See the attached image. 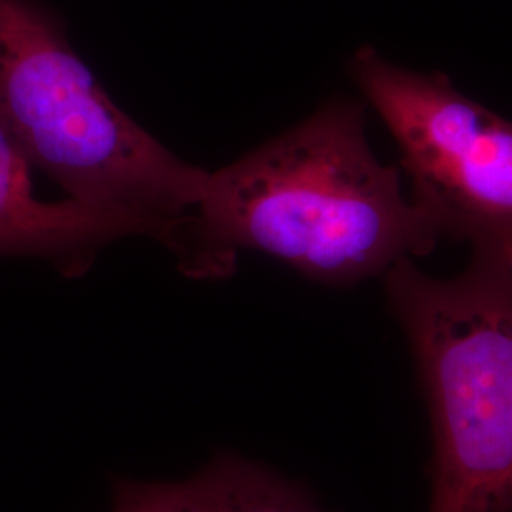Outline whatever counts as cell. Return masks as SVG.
Returning a JSON list of instances; mask_svg holds the SVG:
<instances>
[{
    "label": "cell",
    "instance_id": "obj_1",
    "mask_svg": "<svg viewBox=\"0 0 512 512\" xmlns=\"http://www.w3.org/2000/svg\"><path fill=\"white\" fill-rule=\"evenodd\" d=\"M188 277H224L239 251L274 256L311 281L353 287L429 255L439 228L376 158L365 105L334 99L209 175L190 222Z\"/></svg>",
    "mask_w": 512,
    "mask_h": 512
},
{
    "label": "cell",
    "instance_id": "obj_2",
    "mask_svg": "<svg viewBox=\"0 0 512 512\" xmlns=\"http://www.w3.org/2000/svg\"><path fill=\"white\" fill-rule=\"evenodd\" d=\"M454 277L384 275L433 427L429 512H512V277L486 239Z\"/></svg>",
    "mask_w": 512,
    "mask_h": 512
},
{
    "label": "cell",
    "instance_id": "obj_3",
    "mask_svg": "<svg viewBox=\"0 0 512 512\" xmlns=\"http://www.w3.org/2000/svg\"><path fill=\"white\" fill-rule=\"evenodd\" d=\"M0 126L33 169L93 209L184 222L209 183L211 171L116 107L38 0H0Z\"/></svg>",
    "mask_w": 512,
    "mask_h": 512
},
{
    "label": "cell",
    "instance_id": "obj_4",
    "mask_svg": "<svg viewBox=\"0 0 512 512\" xmlns=\"http://www.w3.org/2000/svg\"><path fill=\"white\" fill-rule=\"evenodd\" d=\"M349 73L401 152L410 200L440 236L475 238L512 222V122L420 73L359 48Z\"/></svg>",
    "mask_w": 512,
    "mask_h": 512
},
{
    "label": "cell",
    "instance_id": "obj_5",
    "mask_svg": "<svg viewBox=\"0 0 512 512\" xmlns=\"http://www.w3.org/2000/svg\"><path fill=\"white\" fill-rule=\"evenodd\" d=\"M33 167L0 126V256H35L67 277L86 274L103 247L116 239L147 236L179 255L186 222H160L35 196Z\"/></svg>",
    "mask_w": 512,
    "mask_h": 512
},
{
    "label": "cell",
    "instance_id": "obj_6",
    "mask_svg": "<svg viewBox=\"0 0 512 512\" xmlns=\"http://www.w3.org/2000/svg\"><path fill=\"white\" fill-rule=\"evenodd\" d=\"M110 512H325L302 486L224 454L181 482L122 480Z\"/></svg>",
    "mask_w": 512,
    "mask_h": 512
},
{
    "label": "cell",
    "instance_id": "obj_7",
    "mask_svg": "<svg viewBox=\"0 0 512 512\" xmlns=\"http://www.w3.org/2000/svg\"><path fill=\"white\" fill-rule=\"evenodd\" d=\"M473 239H486V241H490L494 245L495 251L503 258V262H505V266H507V270H509V274L512 277V222L503 224V226H497L494 230L482 232V234H478V236L469 239V241H473Z\"/></svg>",
    "mask_w": 512,
    "mask_h": 512
}]
</instances>
